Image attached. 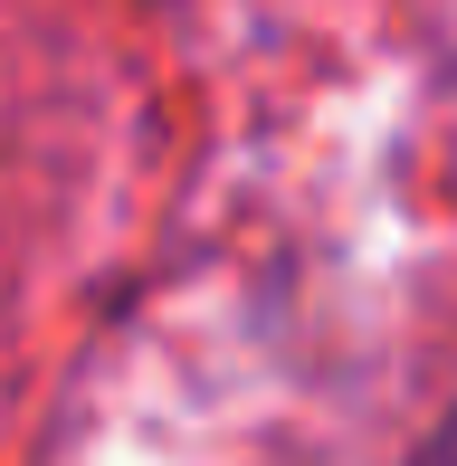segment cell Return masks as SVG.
Returning <instances> with one entry per match:
<instances>
[{"label": "cell", "instance_id": "cell-1", "mask_svg": "<svg viewBox=\"0 0 457 466\" xmlns=\"http://www.w3.org/2000/svg\"><path fill=\"white\" fill-rule=\"evenodd\" d=\"M429 466H457V419L439 429V448H429Z\"/></svg>", "mask_w": 457, "mask_h": 466}]
</instances>
